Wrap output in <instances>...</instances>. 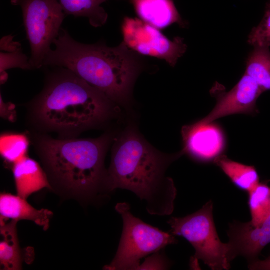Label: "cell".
Returning <instances> with one entry per match:
<instances>
[{"mask_svg": "<svg viewBox=\"0 0 270 270\" xmlns=\"http://www.w3.org/2000/svg\"><path fill=\"white\" fill-rule=\"evenodd\" d=\"M184 154H162L129 128L114 144L104 184L106 192L128 190L146 203L148 212L158 216L172 214L177 190L165 174L169 166Z\"/></svg>", "mask_w": 270, "mask_h": 270, "instance_id": "obj_1", "label": "cell"}, {"mask_svg": "<svg viewBox=\"0 0 270 270\" xmlns=\"http://www.w3.org/2000/svg\"><path fill=\"white\" fill-rule=\"evenodd\" d=\"M43 66L68 69L116 104L130 102L134 84L144 68L138 54L122 42L116 47L102 42L84 44L61 28Z\"/></svg>", "mask_w": 270, "mask_h": 270, "instance_id": "obj_2", "label": "cell"}, {"mask_svg": "<svg viewBox=\"0 0 270 270\" xmlns=\"http://www.w3.org/2000/svg\"><path fill=\"white\" fill-rule=\"evenodd\" d=\"M115 104L71 70L54 67L32 102V112L44 128L72 138L110 119Z\"/></svg>", "mask_w": 270, "mask_h": 270, "instance_id": "obj_3", "label": "cell"}, {"mask_svg": "<svg viewBox=\"0 0 270 270\" xmlns=\"http://www.w3.org/2000/svg\"><path fill=\"white\" fill-rule=\"evenodd\" d=\"M112 138L94 139L38 138L36 147L52 180L70 194L90 198L105 192L104 160Z\"/></svg>", "mask_w": 270, "mask_h": 270, "instance_id": "obj_4", "label": "cell"}, {"mask_svg": "<svg viewBox=\"0 0 270 270\" xmlns=\"http://www.w3.org/2000/svg\"><path fill=\"white\" fill-rule=\"evenodd\" d=\"M170 233L186 239L195 253L190 266L200 269L202 261L212 270H228L230 268V246L223 243L218 234L213 217V203L210 200L198 211L182 218L172 217L168 222Z\"/></svg>", "mask_w": 270, "mask_h": 270, "instance_id": "obj_5", "label": "cell"}, {"mask_svg": "<svg viewBox=\"0 0 270 270\" xmlns=\"http://www.w3.org/2000/svg\"><path fill=\"white\" fill-rule=\"evenodd\" d=\"M116 210L122 218V234L114 258L104 269L138 270L142 258L178 242L170 232L162 231L134 216L128 204L118 203Z\"/></svg>", "mask_w": 270, "mask_h": 270, "instance_id": "obj_6", "label": "cell"}, {"mask_svg": "<svg viewBox=\"0 0 270 270\" xmlns=\"http://www.w3.org/2000/svg\"><path fill=\"white\" fill-rule=\"evenodd\" d=\"M20 6L30 48V62L33 70L43 66L44 58L59 35L64 13L58 0H11Z\"/></svg>", "mask_w": 270, "mask_h": 270, "instance_id": "obj_7", "label": "cell"}, {"mask_svg": "<svg viewBox=\"0 0 270 270\" xmlns=\"http://www.w3.org/2000/svg\"><path fill=\"white\" fill-rule=\"evenodd\" d=\"M121 30L123 42L130 49L138 54L164 60L172 67L186 51L182 38L176 37L171 40L159 29L140 18L125 17Z\"/></svg>", "mask_w": 270, "mask_h": 270, "instance_id": "obj_8", "label": "cell"}, {"mask_svg": "<svg viewBox=\"0 0 270 270\" xmlns=\"http://www.w3.org/2000/svg\"><path fill=\"white\" fill-rule=\"evenodd\" d=\"M219 84L212 89V94L216 98L213 110L205 118L195 122L204 125L226 116L244 114L255 115L258 112L256 102L263 92L256 82L244 73L237 84L226 92Z\"/></svg>", "mask_w": 270, "mask_h": 270, "instance_id": "obj_9", "label": "cell"}, {"mask_svg": "<svg viewBox=\"0 0 270 270\" xmlns=\"http://www.w3.org/2000/svg\"><path fill=\"white\" fill-rule=\"evenodd\" d=\"M184 154L202 163L210 162L223 154L226 144L224 132L212 122L199 125L194 123L184 126L182 130Z\"/></svg>", "mask_w": 270, "mask_h": 270, "instance_id": "obj_10", "label": "cell"}, {"mask_svg": "<svg viewBox=\"0 0 270 270\" xmlns=\"http://www.w3.org/2000/svg\"><path fill=\"white\" fill-rule=\"evenodd\" d=\"M228 235L232 262L238 256L245 258L248 263L256 261L270 244V216L258 227L254 226L250 221H234L229 224Z\"/></svg>", "mask_w": 270, "mask_h": 270, "instance_id": "obj_11", "label": "cell"}, {"mask_svg": "<svg viewBox=\"0 0 270 270\" xmlns=\"http://www.w3.org/2000/svg\"><path fill=\"white\" fill-rule=\"evenodd\" d=\"M52 214L47 209H36L26 199L18 195L8 193H2L0 195V223L9 220L17 222L28 220L46 230L49 228Z\"/></svg>", "mask_w": 270, "mask_h": 270, "instance_id": "obj_12", "label": "cell"}, {"mask_svg": "<svg viewBox=\"0 0 270 270\" xmlns=\"http://www.w3.org/2000/svg\"><path fill=\"white\" fill-rule=\"evenodd\" d=\"M140 19L159 29L178 24L184 27V22L173 0H130Z\"/></svg>", "mask_w": 270, "mask_h": 270, "instance_id": "obj_13", "label": "cell"}, {"mask_svg": "<svg viewBox=\"0 0 270 270\" xmlns=\"http://www.w3.org/2000/svg\"><path fill=\"white\" fill-rule=\"evenodd\" d=\"M17 195L27 199L42 189H51L46 173L40 164L28 156L12 166Z\"/></svg>", "mask_w": 270, "mask_h": 270, "instance_id": "obj_14", "label": "cell"}, {"mask_svg": "<svg viewBox=\"0 0 270 270\" xmlns=\"http://www.w3.org/2000/svg\"><path fill=\"white\" fill-rule=\"evenodd\" d=\"M18 222L0 223V266L1 270H18L22 268V254L16 224Z\"/></svg>", "mask_w": 270, "mask_h": 270, "instance_id": "obj_15", "label": "cell"}, {"mask_svg": "<svg viewBox=\"0 0 270 270\" xmlns=\"http://www.w3.org/2000/svg\"><path fill=\"white\" fill-rule=\"evenodd\" d=\"M240 190L248 193L260 182V178L256 168L234 161L222 154L213 162Z\"/></svg>", "mask_w": 270, "mask_h": 270, "instance_id": "obj_16", "label": "cell"}, {"mask_svg": "<svg viewBox=\"0 0 270 270\" xmlns=\"http://www.w3.org/2000/svg\"><path fill=\"white\" fill-rule=\"evenodd\" d=\"M108 0H59L66 15L88 18L94 28L103 26L108 14L101 5Z\"/></svg>", "mask_w": 270, "mask_h": 270, "instance_id": "obj_17", "label": "cell"}, {"mask_svg": "<svg viewBox=\"0 0 270 270\" xmlns=\"http://www.w3.org/2000/svg\"><path fill=\"white\" fill-rule=\"evenodd\" d=\"M0 84H4L8 76V69L20 68L24 70H33L30 58L22 52L21 44L14 42L10 35L3 37L0 40Z\"/></svg>", "mask_w": 270, "mask_h": 270, "instance_id": "obj_18", "label": "cell"}, {"mask_svg": "<svg viewBox=\"0 0 270 270\" xmlns=\"http://www.w3.org/2000/svg\"><path fill=\"white\" fill-rule=\"evenodd\" d=\"M246 63L245 73L256 82L263 92L270 90V48L254 47Z\"/></svg>", "mask_w": 270, "mask_h": 270, "instance_id": "obj_19", "label": "cell"}, {"mask_svg": "<svg viewBox=\"0 0 270 270\" xmlns=\"http://www.w3.org/2000/svg\"><path fill=\"white\" fill-rule=\"evenodd\" d=\"M248 194L250 222L254 226L258 227L270 216V186L267 182H260Z\"/></svg>", "mask_w": 270, "mask_h": 270, "instance_id": "obj_20", "label": "cell"}, {"mask_svg": "<svg viewBox=\"0 0 270 270\" xmlns=\"http://www.w3.org/2000/svg\"><path fill=\"white\" fill-rule=\"evenodd\" d=\"M29 146L30 140L26 134L6 132L0 136V155L12 166L28 156Z\"/></svg>", "mask_w": 270, "mask_h": 270, "instance_id": "obj_21", "label": "cell"}, {"mask_svg": "<svg viewBox=\"0 0 270 270\" xmlns=\"http://www.w3.org/2000/svg\"><path fill=\"white\" fill-rule=\"evenodd\" d=\"M248 42L254 47L270 46V0L267 2L264 17L248 36Z\"/></svg>", "mask_w": 270, "mask_h": 270, "instance_id": "obj_22", "label": "cell"}, {"mask_svg": "<svg viewBox=\"0 0 270 270\" xmlns=\"http://www.w3.org/2000/svg\"><path fill=\"white\" fill-rule=\"evenodd\" d=\"M0 116L11 122L16 120V112L15 105L10 102H5L0 94Z\"/></svg>", "mask_w": 270, "mask_h": 270, "instance_id": "obj_23", "label": "cell"}, {"mask_svg": "<svg viewBox=\"0 0 270 270\" xmlns=\"http://www.w3.org/2000/svg\"><path fill=\"white\" fill-rule=\"evenodd\" d=\"M168 262L159 255L150 257L142 264L140 265V269L151 268H164L168 267Z\"/></svg>", "mask_w": 270, "mask_h": 270, "instance_id": "obj_24", "label": "cell"}]
</instances>
